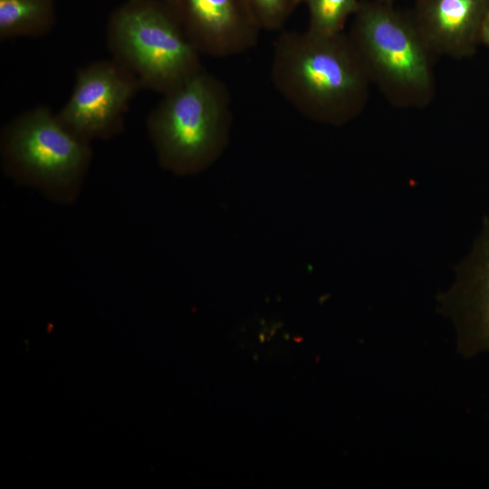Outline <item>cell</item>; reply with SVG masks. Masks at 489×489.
Instances as JSON below:
<instances>
[{"label":"cell","mask_w":489,"mask_h":489,"mask_svg":"<svg viewBox=\"0 0 489 489\" xmlns=\"http://www.w3.org/2000/svg\"><path fill=\"white\" fill-rule=\"evenodd\" d=\"M201 54L230 57L253 48L261 29L243 0H162Z\"/></svg>","instance_id":"obj_7"},{"label":"cell","mask_w":489,"mask_h":489,"mask_svg":"<svg viewBox=\"0 0 489 489\" xmlns=\"http://www.w3.org/2000/svg\"><path fill=\"white\" fill-rule=\"evenodd\" d=\"M379 1L388 3V4H392L394 2V0H379Z\"/></svg>","instance_id":"obj_14"},{"label":"cell","mask_w":489,"mask_h":489,"mask_svg":"<svg viewBox=\"0 0 489 489\" xmlns=\"http://www.w3.org/2000/svg\"><path fill=\"white\" fill-rule=\"evenodd\" d=\"M347 34L370 83L391 105L423 109L432 102L436 56L411 12L379 0L361 1Z\"/></svg>","instance_id":"obj_3"},{"label":"cell","mask_w":489,"mask_h":489,"mask_svg":"<svg viewBox=\"0 0 489 489\" xmlns=\"http://www.w3.org/2000/svg\"><path fill=\"white\" fill-rule=\"evenodd\" d=\"M106 43L142 88L161 95L204 70L201 53L162 0H127L116 8L107 22Z\"/></svg>","instance_id":"obj_5"},{"label":"cell","mask_w":489,"mask_h":489,"mask_svg":"<svg viewBox=\"0 0 489 489\" xmlns=\"http://www.w3.org/2000/svg\"><path fill=\"white\" fill-rule=\"evenodd\" d=\"M91 159V143L73 134L47 106L26 110L1 129L3 172L54 204L77 200Z\"/></svg>","instance_id":"obj_4"},{"label":"cell","mask_w":489,"mask_h":489,"mask_svg":"<svg viewBox=\"0 0 489 489\" xmlns=\"http://www.w3.org/2000/svg\"><path fill=\"white\" fill-rule=\"evenodd\" d=\"M360 0H301L309 14V32L333 35L345 32L348 20L354 15Z\"/></svg>","instance_id":"obj_11"},{"label":"cell","mask_w":489,"mask_h":489,"mask_svg":"<svg viewBox=\"0 0 489 489\" xmlns=\"http://www.w3.org/2000/svg\"><path fill=\"white\" fill-rule=\"evenodd\" d=\"M56 23L55 0H0V40L39 37Z\"/></svg>","instance_id":"obj_10"},{"label":"cell","mask_w":489,"mask_h":489,"mask_svg":"<svg viewBox=\"0 0 489 489\" xmlns=\"http://www.w3.org/2000/svg\"><path fill=\"white\" fill-rule=\"evenodd\" d=\"M261 30L279 31L301 0H243Z\"/></svg>","instance_id":"obj_12"},{"label":"cell","mask_w":489,"mask_h":489,"mask_svg":"<svg viewBox=\"0 0 489 489\" xmlns=\"http://www.w3.org/2000/svg\"><path fill=\"white\" fill-rule=\"evenodd\" d=\"M411 14L436 57L463 59L482 43L489 0H417Z\"/></svg>","instance_id":"obj_9"},{"label":"cell","mask_w":489,"mask_h":489,"mask_svg":"<svg viewBox=\"0 0 489 489\" xmlns=\"http://www.w3.org/2000/svg\"><path fill=\"white\" fill-rule=\"evenodd\" d=\"M440 304L454 321L462 353H489V217Z\"/></svg>","instance_id":"obj_8"},{"label":"cell","mask_w":489,"mask_h":489,"mask_svg":"<svg viewBox=\"0 0 489 489\" xmlns=\"http://www.w3.org/2000/svg\"><path fill=\"white\" fill-rule=\"evenodd\" d=\"M232 122L228 88L204 69L162 95L146 128L159 165L174 175L192 176L222 156Z\"/></svg>","instance_id":"obj_2"},{"label":"cell","mask_w":489,"mask_h":489,"mask_svg":"<svg viewBox=\"0 0 489 489\" xmlns=\"http://www.w3.org/2000/svg\"><path fill=\"white\" fill-rule=\"evenodd\" d=\"M270 77L300 114L325 125L352 121L369 99L371 83L346 32L283 31L273 43Z\"/></svg>","instance_id":"obj_1"},{"label":"cell","mask_w":489,"mask_h":489,"mask_svg":"<svg viewBox=\"0 0 489 489\" xmlns=\"http://www.w3.org/2000/svg\"><path fill=\"white\" fill-rule=\"evenodd\" d=\"M141 88L137 77L112 58L96 61L78 70L72 93L56 113L80 139L108 140L124 129L129 106Z\"/></svg>","instance_id":"obj_6"},{"label":"cell","mask_w":489,"mask_h":489,"mask_svg":"<svg viewBox=\"0 0 489 489\" xmlns=\"http://www.w3.org/2000/svg\"><path fill=\"white\" fill-rule=\"evenodd\" d=\"M481 39L489 47V14L484 24Z\"/></svg>","instance_id":"obj_13"}]
</instances>
